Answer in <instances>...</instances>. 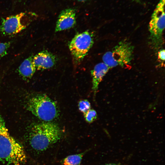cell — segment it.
Returning a JSON list of instances; mask_svg holds the SVG:
<instances>
[{"label":"cell","instance_id":"obj_13","mask_svg":"<svg viewBox=\"0 0 165 165\" xmlns=\"http://www.w3.org/2000/svg\"><path fill=\"white\" fill-rule=\"evenodd\" d=\"M84 114L85 120L89 123H92L96 119L97 117L96 112L93 109H89Z\"/></svg>","mask_w":165,"mask_h":165},{"label":"cell","instance_id":"obj_14","mask_svg":"<svg viewBox=\"0 0 165 165\" xmlns=\"http://www.w3.org/2000/svg\"><path fill=\"white\" fill-rule=\"evenodd\" d=\"M78 106L79 111L84 114L90 109V103L87 100L79 101L78 103Z\"/></svg>","mask_w":165,"mask_h":165},{"label":"cell","instance_id":"obj_15","mask_svg":"<svg viewBox=\"0 0 165 165\" xmlns=\"http://www.w3.org/2000/svg\"><path fill=\"white\" fill-rule=\"evenodd\" d=\"M10 45V42L0 43V59L6 54Z\"/></svg>","mask_w":165,"mask_h":165},{"label":"cell","instance_id":"obj_6","mask_svg":"<svg viewBox=\"0 0 165 165\" xmlns=\"http://www.w3.org/2000/svg\"><path fill=\"white\" fill-rule=\"evenodd\" d=\"M94 44L93 34L86 31L76 35L70 42L69 47L76 63L81 62Z\"/></svg>","mask_w":165,"mask_h":165},{"label":"cell","instance_id":"obj_7","mask_svg":"<svg viewBox=\"0 0 165 165\" xmlns=\"http://www.w3.org/2000/svg\"><path fill=\"white\" fill-rule=\"evenodd\" d=\"M32 18L24 12L6 17L2 21L0 31L5 35L16 34L28 26Z\"/></svg>","mask_w":165,"mask_h":165},{"label":"cell","instance_id":"obj_17","mask_svg":"<svg viewBox=\"0 0 165 165\" xmlns=\"http://www.w3.org/2000/svg\"><path fill=\"white\" fill-rule=\"evenodd\" d=\"M104 165H119L118 164L114 163H107Z\"/></svg>","mask_w":165,"mask_h":165},{"label":"cell","instance_id":"obj_9","mask_svg":"<svg viewBox=\"0 0 165 165\" xmlns=\"http://www.w3.org/2000/svg\"><path fill=\"white\" fill-rule=\"evenodd\" d=\"M33 62L36 69L43 70L53 67L56 62L55 56L47 51L41 52L33 57Z\"/></svg>","mask_w":165,"mask_h":165},{"label":"cell","instance_id":"obj_8","mask_svg":"<svg viewBox=\"0 0 165 165\" xmlns=\"http://www.w3.org/2000/svg\"><path fill=\"white\" fill-rule=\"evenodd\" d=\"M76 13L74 9L67 8L62 10L59 14L55 27V32L70 29L76 24Z\"/></svg>","mask_w":165,"mask_h":165},{"label":"cell","instance_id":"obj_11","mask_svg":"<svg viewBox=\"0 0 165 165\" xmlns=\"http://www.w3.org/2000/svg\"><path fill=\"white\" fill-rule=\"evenodd\" d=\"M33 58L30 56L24 60L19 67L20 74L25 79L31 78L36 69L33 62Z\"/></svg>","mask_w":165,"mask_h":165},{"label":"cell","instance_id":"obj_3","mask_svg":"<svg viewBox=\"0 0 165 165\" xmlns=\"http://www.w3.org/2000/svg\"><path fill=\"white\" fill-rule=\"evenodd\" d=\"M26 108L39 119L46 121L57 118L59 111L56 103L45 94L30 97L26 103Z\"/></svg>","mask_w":165,"mask_h":165},{"label":"cell","instance_id":"obj_10","mask_svg":"<svg viewBox=\"0 0 165 165\" xmlns=\"http://www.w3.org/2000/svg\"><path fill=\"white\" fill-rule=\"evenodd\" d=\"M110 68L105 64L101 62L96 64L91 71L92 78V89L94 95L97 91L99 84Z\"/></svg>","mask_w":165,"mask_h":165},{"label":"cell","instance_id":"obj_18","mask_svg":"<svg viewBox=\"0 0 165 165\" xmlns=\"http://www.w3.org/2000/svg\"><path fill=\"white\" fill-rule=\"evenodd\" d=\"M134 2H136L139 3V4H142V2L140 0H130Z\"/></svg>","mask_w":165,"mask_h":165},{"label":"cell","instance_id":"obj_19","mask_svg":"<svg viewBox=\"0 0 165 165\" xmlns=\"http://www.w3.org/2000/svg\"><path fill=\"white\" fill-rule=\"evenodd\" d=\"M73 0L76 1H79V2H85L86 1H87V0Z\"/></svg>","mask_w":165,"mask_h":165},{"label":"cell","instance_id":"obj_4","mask_svg":"<svg viewBox=\"0 0 165 165\" xmlns=\"http://www.w3.org/2000/svg\"><path fill=\"white\" fill-rule=\"evenodd\" d=\"M134 47L126 40L119 42L102 57L103 62L111 68L117 66L124 67L130 64L133 57Z\"/></svg>","mask_w":165,"mask_h":165},{"label":"cell","instance_id":"obj_5","mask_svg":"<svg viewBox=\"0 0 165 165\" xmlns=\"http://www.w3.org/2000/svg\"><path fill=\"white\" fill-rule=\"evenodd\" d=\"M165 0H160L151 17L148 25L151 42L153 48L159 49L163 43L165 28Z\"/></svg>","mask_w":165,"mask_h":165},{"label":"cell","instance_id":"obj_12","mask_svg":"<svg viewBox=\"0 0 165 165\" xmlns=\"http://www.w3.org/2000/svg\"><path fill=\"white\" fill-rule=\"evenodd\" d=\"M84 153L70 155L67 156L62 161L63 165H80Z\"/></svg>","mask_w":165,"mask_h":165},{"label":"cell","instance_id":"obj_16","mask_svg":"<svg viewBox=\"0 0 165 165\" xmlns=\"http://www.w3.org/2000/svg\"><path fill=\"white\" fill-rule=\"evenodd\" d=\"M165 50L161 49L158 52V57L162 61L165 60Z\"/></svg>","mask_w":165,"mask_h":165},{"label":"cell","instance_id":"obj_1","mask_svg":"<svg viewBox=\"0 0 165 165\" xmlns=\"http://www.w3.org/2000/svg\"><path fill=\"white\" fill-rule=\"evenodd\" d=\"M27 158L23 147L10 135L0 114V161L5 165H24Z\"/></svg>","mask_w":165,"mask_h":165},{"label":"cell","instance_id":"obj_2","mask_svg":"<svg viewBox=\"0 0 165 165\" xmlns=\"http://www.w3.org/2000/svg\"><path fill=\"white\" fill-rule=\"evenodd\" d=\"M61 133L59 127L53 123L35 124L32 127L29 133V143L34 150L42 151L60 140Z\"/></svg>","mask_w":165,"mask_h":165}]
</instances>
